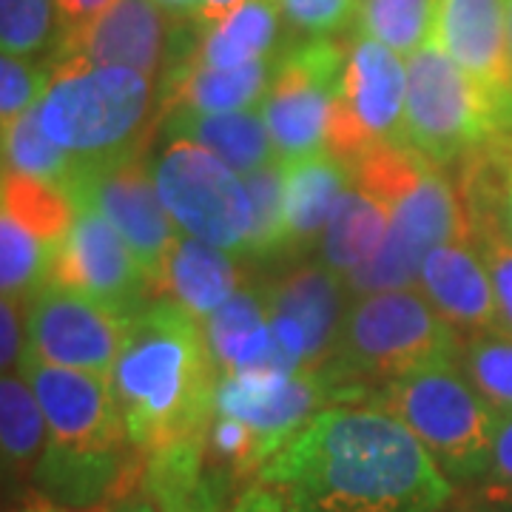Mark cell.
<instances>
[{"label":"cell","mask_w":512,"mask_h":512,"mask_svg":"<svg viewBox=\"0 0 512 512\" xmlns=\"http://www.w3.org/2000/svg\"><path fill=\"white\" fill-rule=\"evenodd\" d=\"M256 484L285 512H441L453 481L402 421L373 407H328L268 464Z\"/></svg>","instance_id":"1"},{"label":"cell","mask_w":512,"mask_h":512,"mask_svg":"<svg viewBox=\"0 0 512 512\" xmlns=\"http://www.w3.org/2000/svg\"><path fill=\"white\" fill-rule=\"evenodd\" d=\"M131 444L146 458L168 444L205 436L214 419L217 367L202 325L168 296L148 299L128 319L109 373Z\"/></svg>","instance_id":"2"},{"label":"cell","mask_w":512,"mask_h":512,"mask_svg":"<svg viewBox=\"0 0 512 512\" xmlns=\"http://www.w3.org/2000/svg\"><path fill=\"white\" fill-rule=\"evenodd\" d=\"M461 336L450 328L421 291H379L359 296L345 313L333 356L319 376L336 407L359 404L407 373L458 362Z\"/></svg>","instance_id":"3"},{"label":"cell","mask_w":512,"mask_h":512,"mask_svg":"<svg viewBox=\"0 0 512 512\" xmlns=\"http://www.w3.org/2000/svg\"><path fill=\"white\" fill-rule=\"evenodd\" d=\"M49 140L83 165L143 154L160 123L154 80L123 66L57 57L35 103Z\"/></svg>","instance_id":"4"},{"label":"cell","mask_w":512,"mask_h":512,"mask_svg":"<svg viewBox=\"0 0 512 512\" xmlns=\"http://www.w3.org/2000/svg\"><path fill=\"white\" fill-rule=\"evenodd\" d=\"M456 365L444 362L407 373L379 387L365 407L402 421L450 481L476 484L490 461L498 413Z\"/></svg>","instance_id":"5"},{"label":"cell","mask_w":512,"mask_h":512,"mask_svg":"<svg viewBox=\"0 0 512 512\" xmlns=\"http://www.w3.org/2000/svg\"><path fill=\"white\" fill-rule=\"evenodd\" d=\"M501 120L490 94L430 37L407 57L404 143L430 163L450 168L495 137Z\"/></svg>","instance_id":"6"},{"label":"cell","mask_w":512,"mask_h":512,"mask_svg":"<svg viewBox=\"0 0 512 512\" xmlns=\"http://www.w3.org/2000/svg\"><path fill=\"white\" fill-rule=\"evenodd\" d=\"M384 208L390 222L379 254L345 276L348 291L356 296L410 288L419 282L421 262L433 248L470 239L467 208L453 174L430 160L419 165Z\"/></svg>","instance_id":"7"},{"label":"cell","mask_w":512,"mask_h":512,"mask_svg":"<svg viewBox=\"0 0 512 512\" xmlns=\"http://www.w3.org/2000/svg\"><path fill=\"white\" fill-rule=\"evenodd\" d=\"M151 177L180 234L228 254H248L251 200L242 174L197 143L168 137L151 160Z\"/></svg>","instance_id":"8"},{"label":"cell","mask_w":512,"mask_h":512,"mask_svg":"<svg viewBox=\"0 0 512 512\" xmlns=\"http://www.w3.org/2000/svg\"><path fill=\"white\" fill-rule=\"evenodd\" d=\"M348 49L336 37H313L274 60L271 86L262 97L276 157L282 163L328 151V123Z\"/></svg>","instance_id":"9"},{"label":"cell","mask_w":512,"mask_h":512,"mask_svg":"<svg viewBox=\"0 0 512 512\" xmlns=\"http://www.w3.org/2000/svg\"><path fill=\"white\" fill-rule=\"evenodd\" d=\"M407 63L373 37L348 46L339 94L330 111L328 151L342 163L379 143H404Z\"/></svg>","instance_id":"10"},{"label":"cell","mask_w":512,"mask_h":512,"mask_svg":"<svg viewBox=\"0 0 512 512\" xmlns=\"http://www.w3.org/2000/svg\"><path fill=\"white\" fill-rule=\"evenodd\" d=\"M20 373L43 410L49 430L46 450L66 456H106L134 447L109 376L49 365L29 350L23 353Z\"/></svg>","instance_id":"11"},{"label":"cell","mask_w":512,"mask_h":512,"mask_svg":"<svg viewBox=\"0 0 512 512\" xmlns=\"http://www.w3.org/2000/svg\"><path fill=\"white\" fill-rule=\"evenodd\" d=\"M69 194L74 205L92 208L117 228L154 288L165 259L180 239V228L165 211L146 157L131 154L109 163L80 165Z\"/></svg>","instance_id":"12"},{"label":"cell","mask_w":512,"mask_h":512,"mask_svg":"<svg viewBox=\"0 0 512 512\" xmlns=\"http://www.w3.org/2000/svg\"><path fill=\"white\" fill-rule=\"evenodd\" d=\"M274 367L319 373L333 356L345 322V279L328 265H296L265 288Z\"/></svg>","instance_id":"13"},{"label":"cell","mask_w":512,"mask_h":512,"mask_svg":"<svg viewBox=\"0 0 512 512\" xmlns=\"http://www.w3.org/2000/svg\"><path fill=\"white\" fill-rule=\"evenodd\" d=\"M128 319L83 293L46 282L26 305V350L49 365L109 376L126 342Z\"/></svg>","instance_id":"14"},{"label":"cell","mask_w":512,"mask_h":512,"mask_svg":"<svg viewBox=\"0 0 512 512\" xmlns=\"http://www.w3.org/2000/svg\"><path fill=\"white\" fill-rule=\"evenodd\" d=\"M49 282L83 293L123 316H134L154 293L126 239L111 222L83 205H77L69 231L55 245Z\"/></svg>","instance_id":"15"},{"label":"cell","mask_w":512,"mask_h":512,"mask_svg":"<svg viewBox=\"0 0 512 512\" xmlns=\"http://www.w3.org/2000/svg\"><path fill=\"white\" fill-rule=\"evenodd\" d=\"M180 20L168 18L154 0H114L92 23L57 43V57H80L94 66H123L157 80L191 55L183 46Z\"/></svg>","instance_id":"16"},{"label":"cell","mask_w":512,"mask_h":512,"mask_svg":"<svg viewBox=\"0 0 512 512\" xmlns=\"http://www.w3.org/2000/svg\"><path fill=\"white\" fill-rule=\"evenodd\" d=\"M336 407L319 373L245 370L217 379L214 413L231 416L254 430L268 458L311 424L313 416ZM268 464V461H265Z\"/></svg>","instance_id":"17"},{"label":"cell","mask_w":512,"mask_h":512,"mask_svg":"<svg viewBox=\"0 0 512 512\" xmlns=\"http://www.w3.org/2000/svg\"><path fill=\"white\" fill-rule=\"evenodd\" d=\"M433 40L490 94L501 131L510 134L512 72L507 0H436Z\"/></svg>","instance_id":"18"},{"label":"cell","mask_w":512,"mask_h":512,"mask_svg":"<svg viewBox=\"0 0 512 512\" xmlns=\"http://www.w3.org/2000/svg\"><path fill=\"white\" fill-rule=\"evenodd\" d=\"M416 285L433 311L461 336V342L464 336L470 339L484 330L501 328L493 282L473 239H456L433 248L421 262Z\"/></svg>","instance_id":"19"},{"label":"cell","mask_w":512,"mask_h":512,"mask_svg":"<svg viewBox=\"0 0 512 512\" xmlns=\"http://www.w3.org/2000/svg\"><path fill=\"white\" fill-rule=\"evenodd\" d=\"M274 60H256L239 69H211L185 55L174 60L163 74L160 89V123L171 111H248L262 106L271 86Z\"/></svg>","instance_id":"20"},{"label":"cell","mask_w":512,"mask_h":512,"mask_svg":"<svg viewBox=\"0 0 512 512\" xmlns=\"http://www.w3.org/2000/svg\"><path fill=\"white\" fill-rule=\"evenodd\" d=\"M237 481L205 456V436L168 444L146 464V493L157 512H228Z\"/></svg>","instance_id":"21"},{"label":"cell","mask_w":512,"mask_h":512,"mask_svg":"<svg viewBox=\"0 0 512 512\" xmlns=\"http://www.w3.org/2000/svg\"><path fill=\"white\" fill-rule=\"evenodd\" d=\"M350 185L348 163L330 151L285 163V254L308 251L325 234Z\"/></svg>","instance_id":"22"},{"label":"cell","mask_w":512,"mask_h":512,"mask_svg":"<svg viewBox=\"0 0 512 512\" xmlns=\"http://www.w3.org/2000/svg\"><path fill=\"white\" fill-rule=\"evenodd\" d=\"M200 325L208 356L220 376L245 370H276L274 330L265 291L239 288Z\"/></svg>","instance_id":"23"},{"label":"cell","mask_w":512,"mask_h":512,"mask_svg":"<svg viewBox=\"0 0 512 512\" xmlns=\"http://www.w3.org/2000/svg\"><path fill=\"white\" fill-rule=\"evenodd\" d=\"M168 137H183L220 157L237 174H251L262 165L274 163L276 148L271 143L262 111H171L163 117Z\"/></svg>","instance_id":"24"},{"label":"cell","mask_w":512,"mask_h":512,"mask_svg":"<svg viewBox=\"0 0 512 512\" xmlns=\"http://www.w3.org/2000/svg\"><path fill=\"white\" fill-rule=\"evenodd\" d=\"M242 288V274L228 251L200 239H177L154 285L157 296H168L197 319H205Z\"/></svg>","instance_id":"25"},{"label":"cell","mask_w":512,"mask_h":512,"mask_svg":"<svg viewBox=\"0 0 512 512\" xmlns=\"http://www.w3.org/2000/svg\"><path fill=\"white\" fill-rule=\"evenodd\" d=\"M197 29L191 60L211 69H239L274 57L282 35V12L276 0H245L225 18Z\"/></svg>","instance_id":"26"},{"label":"cell","mask_w":512,"mask_h":512,"mask_svg":"<svg viewBox=\"0 0 512 512\" xmlns=\"http://www.w3.org/2000/svg\"><path fill=\"white\" fill-rule=\"evenodd\" d=\"M387 208L367 191L350 185L322 234V265L345 276L379 254L387 237Z\"/></svg>","instance_id":"27"},{"label":"cell","mask_w":512,"mask_h":512,"mask_svg":"<svg viewBox=\"0 0 512 512\" xmlns=\"http://www.w3.org/2000/svg\"><path fill=\"white\" fill-rule=\"evenodd\" d=\"M46 441V419L26 376L0 373V478L32 476Z\"/></svg>","instance_id":"28"},{"label":"cell","mask_w":512,"mask_h":512,"mask_svg":"<svg viewBox=\"0 0 512 512\" xmlns=\"http://www.w3.org/2000/svg\"><path fill=\"white\" fill-rule=\"evenodd\" d=\"M80 165L69 151L49 140L35 106L0 120V171L37 177L69 191Z\"/></svg>","instance_id":"29"},{"label":"cell","mask_w":512,"mask_h":512,"mask_svg":"<svg viewBox=\"0 0 512 512\" xmlns=\"http://www.w3.org/2000/svg\"><path fill=\"white\" fill-rule=\"evenodd\" d=\"M0 205L52 245L63 239L77 214L72 194L63 185L15 171H0Z\"/></svg>","instance_id":"30"},{"label":"cell","mask_w":512,"mask_h":512,"mask_svg":"<svg viewBox=\"0 0 512 512\" xmlns=\"http://www.w3.org/2000/svg\"><path fill=\"white\" fill-rule=\"evenodd\" d=\"M55 245L40 239L0 205V296L29 299L52 274Z\"/></svg>","instance_id":"31"},{"label":"cell","mask_w":512,"mask_h":512,"mask_svg":"<svg viewBox=\"0 0 512 512\" xmlns=\"http://www.w3.org/2000/svg\"><path fill=\"white\" fill-rule=\"evenodd\" d=\"M436 26V0H362L356 12V32L373 37L410 57L421 49Z\"/></svg>","instance_id":"32"},{"label":"cell","mask_w":512,"mask_h":512,"mask_svg":"<svg viewBox=\"0 0 512 512\" xmlns=\"http://www.w3.org/2000/svg\"><path fill=\"white\" fill-rule=\"evenodd\" d=\"M458 359L478 396L498 416L512 413V330L495 328L470 336L461 345Z\"/></svg>","instance_id":"33"},{"label":"cell","mask_w":512,"mask_h":512,"mask_svg":"<svg viewBox=\"0 0 512 512\" xmlns=\"http://www.w3.org/2000/svg\"><path fill=\"white\" fill-rule=\"evenodd\" d=\"M251 200L248 256L285 254V163L262 165L242 177Z\"/></svg>","instance_id":"34"},{"label":"cell","mask_w":512,"mask_h":512,"mask_svg":"<svg viewBox=\"0 0 512 512\" xmlns=\"http://www.w3.org/2000/svg\"><path fill=\"white\" fill-rule=\"evenodd\" d=\"M57 37V0H0V52L32 60Z\"/></svg>","instance_id":"35"},{"label":"cell","mask_w":512,"mask_h":512,"mask_svg":"<svg viewBox=\"0 0 512 512\" xmlns=\"http://www.w3.org/2000/svg\"><path fill=\"white\" fill-rule=\"evenodd\" d=\"M362 0H276L285 26L302 40L336 37L356 20Z\"/></svg>","instance_id":"36"},{"label":"cell","mask_w":512,"mask_h":512,"mask_svg":"<svg viewBox=\"0 0 512 512\" xmlns=\"http://www.w3.org/2000/svg\"><path fill=\"white\" fill-rule=\"evenodd\" d=\"M478 504L504 510L512 507V413L498 416L487 470L473 484Z\"/></svg>","instance_id":"37"},{"label":"cell","mask_w":512,"mask_h":512,"mask_svg":"<svg viewBox=\"0 0 512 512\" xmlns=\"http://www.w3.org/2000/svg\"><path fill=\"white\" fill-rule=\"evenodd\" d=\"M49 69H40L32 60L0 52V120L32 109L46 86Z\"/></svg>","instance_id":"38"},{"label":"cell","mask_w":512,"mask_h":512,"mask_svg":"<svg viewBox=\"0 0 512 512\" xmlns=\"http://www.w3.org/2000/svg\"><path fill=\"white\" fill-rule=\"evenodd\" d=\"M15 296H0V373L20 370L26 353V311Z\"/></svg>","instance_id":"39"},{"label":"cell","mask_w":512,"mask_h":512,"mask_svg":"<svg viewBox=\"0 0 512 512\" xmlns=\"http://www.w3.org/2000/svg\"><path fill=\"white\" fill-rule=\"evenodd\" d=\"M484 163L493 171L495 188H498V205H501V217L512 237V134L495 137L490 146L481 148Z\"/></svg>","instance_id":"40"},{"label":"cell","mask_w":512,"mask_h":512,"mask_svg":"<svg viewBox=\"0 0 512 512\" xmlns=\"http://www.w3.org/2000/svg\"><path fill=\"white\" fill-rule=\"evenodd\" d=\"M114 0H57V43L92 23Z\"/></svg>","instance_id":"41"},{"label":"cell","mask_w":512,"mask_h":512,"mask_svg":"<svg viewBox=\"0 0 512 512\" xmlns=\"http://www.w3.org/2000/svg\"><path fill=\"white\" fill-rule=\"evenodd\" d=\"M228 512H285V504L274 490H268L262 484H251L242 490V495L231 504Z\"/></svg>","instance_id":"42"},{"label":"cell","mask_w":512,"mask_h":512,"mask_svg":"<svg viewBox=\"0 0 512 512\" xmlns=\"http://www.w3.org/2000/svg\"><path fill=\"white\" fill-rule=\"evenodd\" d=\"M0 512H74V510H66V507L55 504L52 498H46V495H40L37 490H32V493H26L23 498H18L15 504L3 507Z\"/></svg>","instance_id":"43"},{"label":"cell","mask_w":512,"mask_h":512,"mask_svg":"<svg viewBox=\"0 0 512 512\" xmlns=\"http://www.w3.org/2000/svg\"><path fill=\"white\" fill-rule=\"evenodd\" d=\"M239 3H245V0H200V9H197L194 23H197V26H202V23H214V20L225 18L231 9H237Z\"/></svg>","instance_id":"44"},{"label":"cell","mask_w":512,"mask_h":512,"mask_svg":"<svg viewBox=\"0 0 512 512\" xmlns=\"http://www.w3.org/2000/svg\"><path fill=\"white\" fill-rule=\"evenodd\" d=\"M160 9H163L168 18L188 23V20L197 18V9H200V0H154Z\"/></svg>","instance_id":"45"},{"label":"cell","mask_w":512,"mask_h":512,"mask_svg":"<svg viewBox=\"0 0 512 512\" xmlns=\"http://www.w3.org/2000/svg\"><path fill=\"white\" fill-rule=\"evenodd\" d=\"M103 512H157V507H154L151 495H148L146 490H140V493L128 495L123 501L111 504V507H106Z\"/></svg>","instance_id":"46"},{"label":"cell","mask_w":512,"mask_h":512,"mask_svg":"<svg viewBox=\"0 0 512 512\" xmlns=\"http://www.w3.org/2000/svg\"><path fill=\"white\" fill-rule=\"evenodd\" d=\"M507 55H510V72H512V0H507ZM510 134H512V117H510Z\"/></svg>","instance_id":"47"},{"label":"cell","mask_w":512,"mask_h":512,"mask_svg":"<svg viewBox=\"0 0 512 512\" xmlns=\"http://www.w3.org/2000/svg\"><path fill=\"white\" fill-rule=\"evenodd\" d=\"M450 512H478V510H473V507H456V510H450Z\"/></svg>","instance_id":"48"},{"label":"cell","mask_w":512,"mask_h":512,"mask_svg":"<svg viewBox=\"0 0 512 512\" xmlns=\"http://www.w3.org/2000/svg\"><path fill=\"white\" fill-rule=\"evenodd\" d=\"M498 512H512V507H504V510H498Z\"/></svg>","instance_id":"49"}]
</instances>
